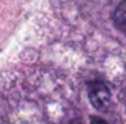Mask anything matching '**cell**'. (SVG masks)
Wrapping results in <instances>:
<instances>
[{
	"instance_id": "obj_1",
	"label": "cell",
	"mask_w": 126,
	"mask_h": 124,
	"mask_svg": "<svg viewBox=\"0 0 126 124\" xmlns=\"http://www.w3.org/2000/svg\"><path fill=\"white\" fill-rule=\"evenodd\" d=\"M88 99L94 108L98 111H105L111 102V92L108 85L102 80H93L87 86Z\"/></svg>"
},
{
	"instance_id": "obj_2",
	"label": "cell",
	"mask_w": 126,
	"mask_h": 124,
	"mask_svg": "<svg viewBox=\"0 0 126 124\" xmlns=\"http://www.w3.org/2000/svg\"><path fill=\"white\" fill-rule=\"evenodd\" d=\"M113 21L116 28L126 34V0H123L114 10Z\"/></svg>"
},
{
	"instance_id": "obj_5",
	"label": "cell",
	"mask_w": 126,
	"mask_h": 124,
	"mask_svg": "<svg viewBox=\"0 0 126 124\" xmlns=\"http://www.w3.org/2000/svg\"><path fill=\"white\" fill-rule=\"evenodd\" d=\"M124 103H125V108H126V94H125V100H124Z\"/></svg>"
},
{
	"instance_id": "obj_3",
	"label": "cell",
	"mask_w": 126,
	"mask_h": 124,
	"mask_svg": "<svg viewBox=\"0 0 126 124\" xmlns=\"http://www.w3.org/2000/svg\"><path fill=\"white\" fill-rule=\"evenodd\" d=\"M91 124H108L105 121H103L102 118H98V117H92L91 118Z\"/></svg>"
},
{
	"instance_id": "obj_4",
	"label": "cell",
	"mask_w": 126,
	"mask_h": 124,
	"mask_svg": "<svg viewBox=\"0 0 126 124\" xmlns=\"http://www.w3.org/2000/svg\"><path fill=\"white\" fill-rule=\"evenodd\" d=\"M67 124H82V122H80V121H72V122H70V123Z\"/></svg>"
}]
</instances>
